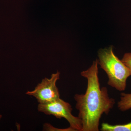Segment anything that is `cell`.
<instances>
[{"mask_svg": "<svg viewBox=\"0 0 131 131\" xmlns=\"http://www.w3.org/2000/svg\"><path fill=\"white\" fill-rule=\"evenodd\" d=\"M98 63L108 78L107 84L118 91L125 90L127 78L131 75L129 68L114 54L112 46L101 49Z\"/></svg>", "mask_w": 131, "mask_h": 131, "instance_id": "7a4b0ae2", "label": "cell"}, {"mask_svg": "<svg viewBox=\"0 0 131 131\" xmlns=\"http://www.w3.org/2000/svg\"><path fill=\"white\" fill-rule=\"evenodd\" d=\"M119 109L122 112L131 108V93H122L121 94L120 100L118 103Z\"/></svg>", "mask_w": 131, "mask_h": 131, "instance_id": "8992f818", "label": "cell"}, {"mask_svg": "<svg viewBox=\"0 0 131 131\" xmlns=\"http://www.w3.org/2000/svg\"><path fill=\"white\" fill-rule=\"evenodd\" d=\"M101 130L102 131H131V122L124 125H110L103 123L102 124Z\"/></svg>", "mask_w": 131, "mask_h": 131, "instance_id": "5b68a950", "label": "cell"}, {"mask_svg": "<svg viewBox=\"0 0 131 131\" xmlns=\"http://www.w3.org/2000/svg\"><path fill=\"white\" fill-rule=\"evenodd\" d=\"M121 61L129 68L131 75V52L124 54Z\"/></svg>", "mask_w": 131, "mask_h": 131, "instance_id": "52a82bcc", "label": "cell"}, {"mask_svg": "<svg viewBox=\"0 0 131 131\" xmlns=\"http://www.w3.org/2000/svg\"><path fill=\"white\" fill-rule=\"evenodd\" d=\"M39 112L47 115H52L57 118H64L69 122L74 131H81V120L78 117L74 116L71 113L72 109L70 104L59 98L58 100L47 104H39Z\"/></svg>", "mask_w": 131, "mask_h": 131, "instance_id": "3957f363", "label": "cell"}, {"mask_svg": "<svg viewBox=\"0 0 131 131\" xmlns=\"http://www.w3.org/2000/svg\"><path fill=\"white\" fill-rule=\"evenodd\" d=\"M60 75L58 71L52 74L49 79L45 78L37 84L35 89L27 91L26 94L35 97L39 104H47L58 100L60 94L56 83L60 79Z\"/></svg>", "mask_w": 131, "mask_h": 131, "instance_id": "277c9868", "label": "cell"}, {"mask_svg": "<svg viewBox=\"0 0 131 131\" xmlns=\"http://www.w3.org/2000/svg\"><path fill=\"white\" fill-rule=\"evenodd\" d=\"M98 60L93 62L87 70L82 71V76L86 78L88 85L84 94H76L75 108L81 120V131H98L100 119L103 114H108L115 101L109 96L106 87L100 88L98 77Z\"/></svg>", "mask_w": 131, "mask_h": 131, "instance_id": "6da1fadb", "label": "cell"}, {"mask_svg": "<svg viewBox=\"0 0 131 131\" xmlns=\"http://www.w3.org/2000/svg\"><path fill=\"white\" fill-rule=\"evenodd\" d=\"M2 117V115H1L0 114V119Z\"/></svg>", "mask_w": 131, "mask_h": 131, "instance_id": "ba28073f", "label": "cell"}]
</instances>
